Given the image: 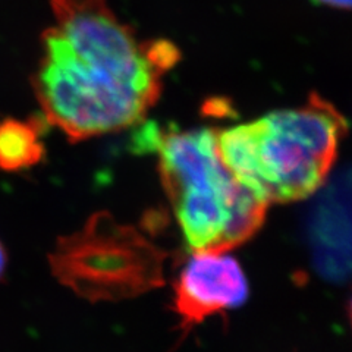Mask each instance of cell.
I'll return each instance as SVG.
<instances>
[{
    "instance_id": "6da1fadb",
    "label": "cell",
    "mask_w": 352,
    "mask_h": 352,
    "mask_svg": "<svg viewBox=\"0 0 352 352\" xmlns=\"http://www.w3.org/2000/svg\"><path fill=\"white\" fill-rule=\"evenodd\" d=\"M32 87L44 120L71 141L141 122L179 60L168 40L138 41L106 0H50Z\"/></svg>"
},
{
    "instance_id": "7a4b0ae2",
    "label": "cell",
    "mask_w": 352,
    "mask_h": 352,
    "mask_svg": "<svg viewBox=\"0 0 352 352\" xmlns=\"http://www.w3.org/2000/svg\"><path fill=\"white\" fill-rule=\"evenodd\" d=\"M134 141L157 156L163 190L192 252H228L258 232L270 204L228 170L216 129L148 122Z\"/></svg>"
},
{
    "instance_id": "3957f363",
    "label": "cell",
    "mask_w": 352,
    "mask_h": 352,
    "mask_svg": "<svg viewBox=\"0 0 352 352\" xmlns=\"http://www.w3.org/2000/svg\"><path fill=\"white\" fill-rule=\"evenodd\" d=\"M348 124L322 96L274 110L256 120L216 131L228 170L272 203L301 201L327 182Z\"/></svg>"
},
{
    "instance_id": "277c9868",
    "label": "cell",
    "mask_w": 352,
    "mask_h": 352,
    "mask_svg": "<svg viewBox=\"0 0 352 352\" xmlns=\"http://www.w3.org/2000/svg\"><path fill=\"white\" fill-rule=\"evenodd\" d=\"M166 252L137 228L97 212L49 252L56 280L90 302L137 298L164 283Z\"/></svg>"
},
{
    "instance_id": "5b68a950",
    "label": "cell",
    "mask_w": 352,
    "mask_h": 352,
    "mask_svg": "<svg viewBox=\"0 0 352 352\" xmlns=\"http://www.w3.org/2000/svg\"><path fill=\"white\" fill-rule=\"evenodd\" d=\"M250 286L241 264L228 252H194L173 286L170 308L182 338L207 318L242 307Z\"/></svg>"
},
{
    "instance_id": "8992f818",
    "label": "cell",
    "mask_w": 352,
    "mask_h": 352,
    "mask_svg": "<svg viewBox=\"0 0 352 352\" xmlns=\"http://www.w3.org/2000/svg\"><path fill=\"white\" fill-rule=\"evenodd\" d=\"M322 188L307 217V244L323 279L345 282L352 279V166Z\"/></svg>"
},
{
    "instance_id": "52a82bcc",
    "label": "cell",
    "mask_w": 352,
    "mask_h": 352,
    "mask_svg": "<svg viewBox=\"0 0 352 352\" xmlns=\"http://www.w3.org/2000/svg\"><path fill=\"white\" fill-rule=\"evenodd\" d=\"M40 134L36 120H0V170L19 172L38 164L44 157Z\"/></svg>"
},
{
    "instance_id": "ba28073f",
    "label": "cell",
    "mask_w": 352,
    "mask_h": 352,
    "mask_svg": "<svg viewBox=\"0 0 352 352\" xmlns=\"http://www.w3.org/2000/svg\"><path fill=\"white\" fill-rule=\"evenodd\" d=\"M316 2L335 9L352 10V0H316Z\"/></svg>"
},
{
    "instance_id": "9c48e42d",
    "label": "cell",
    "mask_w": 352,
    "mask_h": 352,
    "mask_svg": "<svg viewBox=\"0 0 352 352\" xmlns=\"http://www.w3.org/2000/svg\"><path fill=\"white\" fill-rule=\"evenodd\" d=\"M6 263H8L6 250H5L2 242H0V279H2L3 273H5V270H6Z\"/></svg>"
},
{
    "instance_id": "30bf717a",
    "label": "cell",
    "mask_w": 352,
    "mask_h": 352,
    "mask_svg": "<svg viewBox=\"0 0 352 352\" xmlns=\"http://www.w3.org/2000/svg\"><path fill=\"white\" fill-rule=\"evenodd\" d=\"M348 318H349V323H351V327H352V296L348 301Z\"/></svg>"
}]
</instances>
